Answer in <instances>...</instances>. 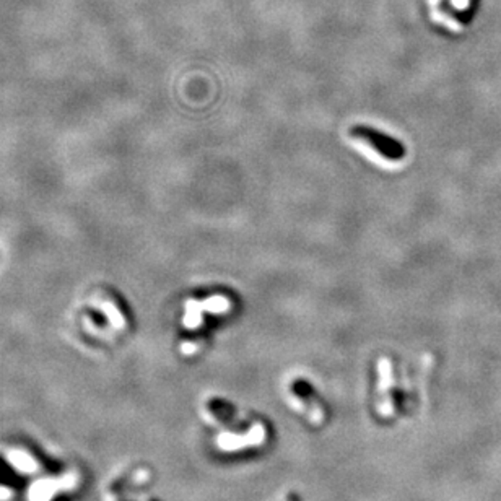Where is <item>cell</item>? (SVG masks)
I'll list each match as a JSON object with an SVG mask.
<instances>
[{"label": "cell", "instance_id": "6da1fadb", "mask_svg": "<svg viewBox=\"0 0 501 501\" xmlns=\"http://www.w3.org/2000/svg\"><path fill=\"white\" fill-rule=\"evenodd\" d=\"M350 134L355 144H358V149L376 163L383 164L384 162H395V160H401L404 156V149L399 142L389 139L388 135L379 134L373 129L353 127Z\"/></svg>", "mask_w": 501, "mask_h": 501}, {"label": "cell", "instance_id": "7a4b0ae2", "mask_svg": "<svg viewBox=\"0 0 501 501\" xmlns=\"http://www.w3.org/2000/svg\"><path fill=\"white\" fill-rule=\"evenodd\" d=\"M428 7H430V18L435 23H439V25H443L444 28L454 31V33L462 31L461 23L456 21L453 17L446 15L444 12L439 10V0H428Z\"/></svg>", "mask_w": 501, "mask_h": 501}, {"label": "cell", "instance_id": "3957f363", "mask_svg": "<svg viewBox=\"0 0 501 501\" xmlns=\"http://www.w3.org/2000/svg\"><path fill=\"white\" fill-rule=\"evenodd\" d=\"M88 316H90V318H91V319H93V321H95V323H98L100 325H106V324H108V319H106V316H104V314H103V312H100V311H95V310H88Z\"/></svg>", "mask_w": 501, "mask_h": 501}, {"label": "cell", "instance_id": "277c9868", "mask_svg": "<svg viewBox=\"0 0 501 501\" xmlns=\"http://www.w3.org/2000/svg\"><path fill=\"white\" fill-rule=\"evenodd\" d=\"M451 3L457 10H467L469 6H471V0H451Z\"/></svg>", "mask_w": 501, "mask_h": 501}]
</instances>
